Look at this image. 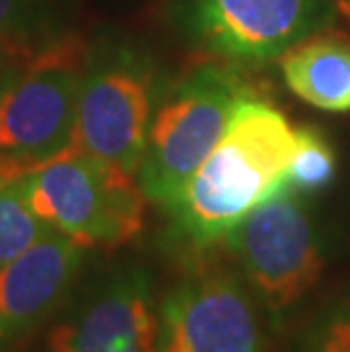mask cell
Listing matches in <instances>:
<instances>
[{
	"label": "cell",
	"mask_w": 350,
	"mask_h": 352,
	"mask_svg": "<svg viewBox=\"0 0 350 352\" xmlns=\"http://www.w3.org/2000/svg\"><path fill=\"white\" fill-rule=\"evenodd\" d=\"M182 34L234 66L275 62L334 19L332 0H175Z\"/></svg>",
	"instance_id": "cell-7"
},
{
	"label": "cell",
	"mask_w": 350,
	"mask_h": 352,
	"mask_svg": "<svg viewBox=\"0 0 350 352\" xmlns=\"http://www.w3.org/2000/svg\"><path fill=\"white\" fill-rule=\"evenodd\" d=\"M71 0H0V48L19 64L73 34L66 21Z\"/></svg>",
	"instance_id": "cell-12"
},
{
	"label": "cell",
	"mask_w": 350,
	"mask_h": 352,
	"mask_svg": "<svg viewBox=\"0 0 350 352\" xmlns=\"http://www.w3.org/2000/svg\"><path fill=\"white\" fill-rule=\"evenodd\" d=\"M337 177V155L327 137L311 125L296 130V151L287 173V189L303 198L325 191Z\"/></svg>",
	"instance_id": "cell-13"
},
{
	"label": "cell",
	"mask_w": 350,
	"mask_h": 352,
	"mask_svg": "<svg viewBox=\"0 0 350 352\" xmlns=\"http://www.w3.org/2000/svg\"><path fill=\"white\" fill-rule=\"evenodd\" d=\"M157 352H264L248 291L228 271H198L160 305Z\"/></svg>",
	"instance_id": "cell-8"
},
{
	"label": "cell",
	"mask_w": 350,
	"mask_h": 352,
	"mask_svg": "<svg viewBox=\"0 0 350 352\" xmlns=\"http://www.w3.org/2000/svg\"><path fill=\"white\" fill-rule=\"evenodd\" d=\"M85 261V245L53 228L0 268V352L19 348L53 316Z\"/></svg>",
	"instance_id": "cell-9"
},
{
	"label": "cell",
	"mask_w": 350,
	"mask_h": 352,
	"mask_svg": "<svg viewBox=\"0 0 350 352\" xmlns=\"http://www.w3.org/2000/svg\"><path fill=\"white\" fill-rule=\"evenodd\" d=\"M294 151L285 114L255 94L241 98L210 157L162 205L173 234L191 248L226 241L252 209L287 189Z\"/></svg>",
	"instance_id": "cell-1"
},
{
	"label": "cell",
	"mask_w": 350,
	"mask_h": 352,
	"mask_svg": "<svg viewBox=\"0 0 350 352\" xmlns=\"http://www.w3.org/2000/svg\"><path fill=\"white\" fill-rule=\"evenodd\" d=\"M89 43L78 32L21 64L0 87V162L23 177L76 144Z\"/></svg>",
	"instance_id": "cell-4"
},
{
	"label": "cell",
	"mask_w": 350,
	"mask_h": 352,
	"mask_svg": "<svg viewBox=\"0 0 350 352\" xmlns=\"http://www.w3.org/2000/svg\"><path fill=\"white\" fill-rule=\"evenodd\" d=\"M155 102L151 62L125 46L89 50L82 78L76 146L137 177Z\"/></svg>",
	"instance_id": "cell-6"
},
{
	"label": "cell",
	"mask_w": 350,
	"mask_h": 352,
	"mask_svg": "<svg viewBox=\"0 0 350 352\" xmlns=\"http://www.w3.org/2000/svg\"><path fill=\"white\" fill-rule=\"evenodd\" d=\"M50 336L73 352H157L160 309L151 277L141 268L114 273Z\"/></svg>",
	"instance_id": "cell-10"
},
{
	"label": "cell",
	"mask_w": 350,
	"mask_h": 352,
	"mask_svg": "<svg viewBox=\"0 0 350 352\" xmlns=\"http://www.w3.org/2000/svg\"><path fill=\"white\" fill-rule=\"evenodd\" d=\"M19 66H21L19 59H14L10 52L0 48V87H3L7 80H10V76L19 69Z\"/></svg>",
	"instance_id": "cell-16"
},
{
	"label": "cell",
	"mask_w": 350,
	"mask_h": 352,
	"mask_svg": "<svg viewBox=\"0 0 350 352\" xmlns=\"http://www.w3.org/2000/svg\"><path fill=\"white\" fill-rule=\"evenodd\" d=\"M96 7H102V10L116 12V10H132V7L141 5L144 0H89Z\"/></svg>",
	"instance_id": "cell-17"
},
{
	"label": "cell",
	"mask_w": 350,
	"mask_h": 352,
	"mask_svg": "<svg viewBox=\"0 0 350 352\" xmlns=\"http://www.w3.org/2000/svg\"><path fill=\"white\" fill-rule=\"evenodd\" d=\"M287 87L321 111H350V39L339 32H314L280 57Z\"/></svg>",
	"instance_id": "cell-11"
},
{
	"label": "cell",
	"mask_w": 350,
	"mask_h": 352,
	"mask_svg": "<svg viewBox=\"0 0 350 352\" xmlns=\"http://www.w3.org/2000/svg\"><path fill=\"white\" fill-rule=\"evenodd\" d=\"M255 91L230 66L205 62L164 96L148 127L137 184L146 200L164 205L196 173L221 141L241 98Z\"/></svg>",
	"instance_id": "cell-2"
},
{
	"label": "cell",
	"mask_w": 350,
	"mask_h": 352,
	"mask_svg": "<svg viewBox=\"0 0 350 352\" xmlns=\"http://www.w3.org/2000/svg\"><path fill=\"white\" fill-rule=\"evenodd\" d=\"M17 177H21V175H17L10 166H7V164L0 162V186L7 184V182H12V179H17Z\"/></svg>",
	"instance_id": "cell-18"
},
{
	"label": "cell",
	"mask_w": 350,
	"mask_h": 352,
	"mask_svg": "<svg viewBox=\"0 0 350 352\" xmlns=\"http://www.w3.org/2000/svg\"><path fill=\"white\" fill-rule=\"evenodd\" d=\"M273 323H280L323 273V248L305 198L285 189L255 207L226 239Z\"/></svg>",
	"instance_id": "cell-5"
},
{
	"label": "cell",
	"mask_w": 350,
	"mask_h": 352,
	"mask_svg": "<svg viewBox=\"0 0 350 352\" xmlns=\"http://www.w3.org/2000/svg\"><path fill=\"white\" fill-rule=\"evenodd\" d=\"M23 189L46 226L85 248H118L144 228L146 196L137 177L76 144L25 173Z\"/></svg>",
	"instance_id": "cell-3"
},
{
	"label": "cell",
	"mask_w": 350,
	"mask_h": 352,
	"mask_svg": "<svg viewBox=\"0 0 350 352\" xmlns=\"http://www.w3.org/2000/svg\"><path fill=\"white\" fill-rule=\"evenodd\" d=\"M48 228L30 207L23 177L0 186V268L39 241Z\"/></svg>",
	"instance_id": "cell-14"
},
{
	"label": "cell",
	"mask_w": 350,
	"mask_h": 352,
	"mask_svg": "<svg viewBox=\"0 0 350 352\" xmlns=\"http://www.w3.org/2000/svg\"><path fill=\"white\" fill-rule=\"evenodd\" d=\"M303 352H350V300L334 302L307 327Z\"/></svg>",
	"instance_id": "cell-15"
},
{
	"label": "cell",
	"mask_w": 350,
	"mask_h": 352,
	"mask_svg": "<svg viewBox=\"0 0 350 352\" xmlns=\"http://www.w3.org/2000/svg\"><path fill=\"white\" fill-rule=\"evenodd\" d=\"M48 352H73V350L69 346H64L55 336H48Z\"/></svg>",
	"instance_id": "cell-19"
}]
</instances>
